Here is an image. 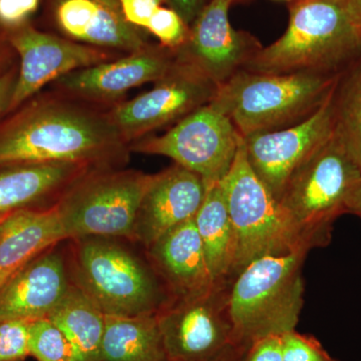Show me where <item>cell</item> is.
<instances>
[{
  "mask_svg": "<svg viewBox=\"0 0 361 361\" xmlns=\"http://www.w3.org/2000/svg\"><path fill=\"white\" fill-rule=\"evenodd\" d=\"M130 146L109 110L51 89L0 120V167L78 163L94 170L123 168Z\"/></svg>",
  "mask_w": 361,
  "mask_h": 361,
  "instance_id": "cell-1",
  "label": "cell"
},
{
  "mask_svg": "<svg viewBox=\"0 0 361 361\" xmlns=\"http://www.w3.org/2000/svg\"><path fill=\"white\" fill-rule=\"evenodd\" d=\"M361 58V30L341 0H297L288 27L243 70L253 73L339 75Z\"/></svg>",
  "mask_w": 361,
  "mask_h": 361,
  "instance_id": "cell-2",
  "label": "cell"
},
{
  "mask_svg": "<svg viewBox=\"0 0 361 361\" xmlns=\"http://www.w3.org/2000/svg\"><path fill=\"white\" fill-rule=\"evenodd\" d=\"M71 281L106 315L153 314L170 295L148 259L121 238L87 236L70 239Z\"/></svg>",
  "mask_w": 361,
  "mask_h": 361,
  "instance_id": "cell-3",
  "label": "cell"
},
{
  "mask_svg": "<svg viewBox=\"0 0 361 361\" xmlns=\"http://www.w3.org/2000/svg\"><path fill=\"white\" fill-rule=\"evenodd\" d=\"M341 75L241 70L218 87L211 103L243 137L286 129L312 116L336 89Z\"/></svg>",
  "mask_w": 361,
  "mask_h": 361,
  "instance_id": "cell-4",
  "label": "cell"
},
{
  "mask_svg": "<svg viewBox=\"0 0 361 361\" xmlns=\"http://www.w3.org/2000/svg\"><path fill=\"white\" fill-rule=\"evenodd\" d=\"M307 251L256 259L233 279L229 312L240 343L296 330L304 303Z\"/></svg>",
  "mask_w": 361,
  "mask_h": 361,
  "instance_id": "cell-5",
  "label": "cell"
},
{
  "mask_svg": "<svg viewBox=\"0 0 361 361\" xmlns=\"http://www.w3.org/2000/svg\"><path fill=\"white\" fill-rule=\"evenodd\" d=\"M237 238L234 278L252 261L314 249L247 161L244 139L220 182Z\"/></svg>",
  "mask_w": 361,
  "mask_h": 361,
  "instance_id": "cell-6",
  "label": "cell"
},
{
  "mask_svg": "<svg viewBox=\"0 0 361 361\" xmlns=\"http://www.w3.org/2000/svg\"><path fill=\"white\" fill-rule=\"evenodd\" d=\"M360 179V168L332 135L292 173L278 201L313 247H323Z\"/></svg>",
  "mask_w": 361,
  "mask_h": 361,
  "instance_id": "cell-7",
  "label": "cell"
},
{
  "mask_svg": "<svg viewBox=\"0 0 361 361\" xmlns=\"http://www.w3.org/2000/svg\"><path fill=\"white\" fill-rule=\"evenodd\" d=\"M152 175L132 169L94 170L56 203L68 240L97 236L133 242L137 209Z\"/></svg>",
  "mask_w": 361,
  "mask_h": 361,
  "instance_id": "cell-8",
  "label": "cell"
},
{
  "mask_svg": "<svg viewBox=\"0 0 361 361\" xmlns=\"http://www.w3.org/2000/svg\"><path fill=\"white\" fill-rule=\"evenodd\" d=\"M242 139L231 120L210 102L163 135L135 142L130 151L172 159L177 165L200 176L209 186L228 174Z\"/></svg>",
  "mask_w": 361,
  "mask_h": 361,
  "instance_id": "cell-9",
  "label": "cell"
},
{
  "mask_svg": "<svg viewBox=\"0 0 361 361\" xmlns=\"http://www.w3.org/2000/svg\"><path fill=\"white\" fill-rule=\"evenodd\" d=\"M231 283L216 282L200 293L170 298L156 313L169 360L213 361L240 343L229 312Z\"/></svg>",
  "mask_w": 361,
  "mask_h": 361,
  "instance_id": "cell-10",
  "label": "cell"
},
{
  "mask_svg": "<svg viewBox=\"0 0 361 361\" xmlns=\"http://www.w3.org/2000/svg\"><path fill=\"white\" fill-rule=\"evenodd\" d=\"M217 90L200 71L177 59L151 90L111 106L109 116L130 146L210 103Z\"/></svg>",
  "mask_w": 361,
  "mask_h": 361,
  "instance_id": "cell-11",
  "label": "cell"
},
{
  "mask_svg": "<svg viewBox=\"0 0 361 361\" xmlns=\"http://www.w3.org/2000/svg\"><path fill=\"white\" fill-rule=\"evenodd\" d=\"M18 59V73L8 113L71 71L113 61L123 52L99 49L42 32L32 23L6 32Z\"/></svg>",
  "mask_w": 361,
  "mask_h": 361,
  "instance_id": "cell-12",
  "label": "cell"
},
{
  "mask_svg": "<svg viewBox=\"0 0 361 361\" xmlns=\"http://www.w3.org/2000/svg\"><path fill=\"white\" fill-rule=\"evenodd\" d=\"M176 61V51L149 42L113 61L71 71L52 82V89L109 110L130 90L165 77Z\"/></svg>",
  "mask_w": 361,
  "mask_h": 361,
  "instance_id": "cell-13",
  "label": "cell"
},
{
  "mask_svg": "<svg viewBox=\"0 0 361 361\" xmlns=\"http://www.w3.org/2000/svg\"><path fill=\"white\" fill-rule=\"evenodd\" d=\"M336 89L303 122L243 137L249 165L276 200L292 173L334 135Z\"/></svg>",
  "mask_w": 361,
  "mask_h": 361,
  "instance_id": "cell-14",
  "label": "cell"
},
{
  "mask_svg": "<svg viewBox=\"0 0 361 361\" xmlns=\"http://www.w3.org/2000/svg\"><path fill=\"white\" fill-rule=\"evenodd\" d=\"M230 0H210L190 26L186 44L176 51L220 87L243 70L262 44L251 33L233 28L229 21Z\"/></svg>",
  "mask_w": 361,
  "mask_h": 361,
  "instance_id": "cell-15",
  "label": "cell"
},
{
  "mask_svg": "<svg viewBox=\"0 0 361 361\" xmlns=\"http://www.w3.org/2000/svg\"><path fill=\"white\" fill-rule=\"evenodd\" d=\"M207 188L200 176L177 164L152 175L135 216L133 242L148 248L170 230L194 219Z\"/></svg>",
  "mask_w": 361,
  "mask_h": 361,
  "instance_id": "cell-16",
  "label": "cell"
},
{
  "mask_svg": "<svg viewBox=\"0 0 361 361\" xmlns=\"http://www.w3.org/2000/svg\"><path fill=\"white\" fill-rule=\"evenodd\" d=\"M52 25L66 39L130 54L148 45L144 30L130 25L115 0H44Z\"/></svg>",
  "mask_w": 361,
  "mask_h": 361,
  "instance_id": "cell-17",
  "label": "cell"
},
{
  "mask_svg": "<svg viewBox=\"0 0 361 361\" xmlns=\"http://www.w3.org/2000/svg\"><path fill=\"white\" fill-rule=\"evenodd\" d=\"M68 257L58 245L40 254L0 287V322L47 317L68 293Z\"/></svg>",
  "mask_w": 361,
  "mask_h": 361,
  "instance_id": "cell-18",
  "label": "cell"
},
{
  "mask_svg": "<svg viewBox=\"0 0 361 361\" xmlns=\"http://www.w3.org/2000/svg\"><path fill=\"white\" fill-rule=\"evenodd\" d=\"M147 259L170 298L200 293L216 283L194 219L183 223L146 248Z\"/></svg>",
  "mask_w": 361,
  "mask_h": 361,
  "instance_id": "cell-19",
  "label": "cell"
},
{
  "mask_svg": "<svg viewBox=\"0 0 361 361\" xmlns=\"http://www.w3.org/2000/svg\"><path fill=\"white\" fill-rule=\"evenodd\" d=\"M66 240L56 204L7 214L0 223V287L33 259Z\"/></svg>",
  "mask_w": 361,
  "mask_h": 361,
  "instance_id": "cell-20",
  "label": "cell"
},
{
  "mask_svg": "<svg viewBox=\"0 0 361 361\" xmlns=\"http://www.w3.org/2000/svg\"><path fill=\"white\" fill-rule=\"evenodd\" d=\"M94 169L78 163L18 164L0 167V216L25 208L49 207Z\"/></svg>",
  "mask_w": 361,
  "mask_h": 361,
  "instance_id": "cell-21",
  "label": "cell"
},
{
  "mask_svg": "<svg viewBox=\"0 0 361 361\" xmlns=\"http://www.w3.org/2000/svg\"><path fill=\"white\" fill-rule=\"evenodd\" d=\"M215 281H233L237 238L220 182L209 185L194 218Z\"/></svg>",
  "mask_w": 361,
  "mask_h": 361,
  "instance_id": "cell-22",
  "label": "cell"
},
{
  "mask_svg": "<svg viewBox=\"0 0 361 361\" xmlns=\"http://www.w3.org/2000/svg\"><path fill=\"white\" fill-rule=\"evenodd\" d=\"M47 318L68 341L71 361H99L106 314L80 287L71 284L65 298Z\"/></svg>",
  "mask_w": 361,
  "mask_h": 361,
  "instance_id": "cell-23",
  "label": "cell"
},
{
  "mask_svg": "<svg viewBox=\"0 0 361 361\" xmlns=\"http://www.w3.org/2000/svg\"><path fill=\"white\" fill-rule=\"evenodd\" d=\"M99 361H170L156 313L106 315Z\"/></svg>",
  "mask_w": 361,
  "mask_h": 361,
  "instance_id": "cell-24",
  "label": "cell"
},
{
  "mask_svg": "<svg viewBox=\"0 0 361 361\" xmlns=\"http://www.w3.org/2000/svg\"><path fill=\"white\" fill-rule=\"evenodd\" d=\"M334 111V135L361 171V58L341 73Z\"/></svg>",
  "mask_w": 361,
  "mask_h": 361,
  "instance_id": "cell-25",
  "label": "cell"
},
{
  "mask_svg": "<svg viewBox=\"0 0 361 361\" xmlns=\"http://www.w3.org/2000/svg\"><path fill=\"white\" fill-rule=\"evenodd\" d=\"M30 355L37 361H71L68 341L49 318L30 322Z\"/></svg>",
  "mask_w": 361,
  "mask_h": 361,
  "instance_id": "cell-26",
  "label": "cell"
},
{
  "mask_svg": "<svg viewBox=\"0 0 361 361\" xmlns=\"http://www.w3.org/2000/svg\"><path fill=\"white\" fill-rule=\"evenodd\" d=\"M146 32L154 35L161 47L177 51L186 44L190 26L174 9L161 6L149 20Z\"/></svg>",
  "mask_w": 361,
  "mask_h": 361,
  "instance_id": "cell-27",
  "label": "cell"
},
{
  "mask_svg": "<svg viewBox=\"0 0 361 361\" xmlns=\"http://www.w3.org/2000/svg\"><path fill=\"white\" fill-rule=\"evenodd\" d=\"M28 320L0 322V361H23L30 356Z\"/></svg>",
  "mask_w": 361,
  "mask_h": 361,
  "instance_id": "cell-28",
  "label": "cell"
},
{
  "mask_svg": "<svg viewBox=\"0 0 361 361\" xmlns=\"http://www.w3.org/2000/svg\"><path fill=\"white\" fill-rule=\"evenodd\" d=\"M283 361H332L322 343L310 336L298 334L296 330L282 334Z\"/></svg>",
  "mask_w": 361,
  "mask_h": 361,
  "instance_id": "cell-29",
  "label": "cell"
},
{
  "mask_svg": "<svg viewBox=\"0 0 361 361\" xmlns=\"http://www.w3.org/2000/svg\"><path fill=\"white\" fill-rule=\"evenodd\" d=\"M40 2L42 0H0V28L11 32L32 23Z\"/></svg>",
  "mask_w": 361,
  "mask_h": 361,
  "instance_id": "cell-30",
  "label": "cell"
},
{
  "mask_svg": "<svg viewBox=\"0 0 361 361\" xmlns=\"http://www.w3.org/2000/svg\"><path fill=\"white\" fill-rule=\"evenodd\" d=\"M121 13L130 25L146 30L154 14L165 4L164 0H118Z\"/></svg>",
  "mask_w": 361,
  "mask_h": 361,
  "instance_id": "cell-31",
  "label": "cell"
},
{
  "mask_svg": "<svg viewBox=\"0 0 361 361\" xmlns=\"http://www.w3.org/2000/svg\"><path fill=\"white\" fill-rule=\"evenodd\" d=\"M244 361H283L282 336H269L252 342Z\"/></svg>",
  "mask_w": 361,
  "mask_h": 361,
  "instance_id": "cell-32",
  "label": "cell"
},
{
  "mask_svg": "<svg viewBox=\"0 0 361 361\" xmlns=\"http://www.w3.org/2000/svg\"><path fill=\"white\" fill-rule=\"evenodd\" d=\"M210 0H164L169 7L180 14L188 25H193Z\"/></svg>",
  "mask_w": 361,
  "mask_h": 361,
  "instance_id": "cell-33",
  "label": "cell"
},
{
  "mask_svg": "<svg viewBox=\"0 0 361 361\" xmlns=\"http://www.w3.org/2000/svg\"><path fill=\"white\" fill-rule=\"evenodd\" d=\"M18 73V63L0 77V120L8 113Z\"/></svg>",
  "mask_w": 361,
  "mask_h": 361,
  "instance_id": "cell-34",
  "label": "cell"
},
{
  "mask_svg": "<svg viewBox=\"0 0 361 361\" xmlns=\"http://www.w3.org/2000/svg\"><path fill=\"white\" fill-rule=\"evenodd\" d=\"M18 63V56L9 42L6 32L0 28V77Z\"/></svg>",
  "mask_w": 361,
  "mask_h": 361,
  "instance_id": "cell-35",
  "label": "cell"
},
{
  "mask_svg": "<svg viewBox=\"0 0 361 361\" xmlns=\"http://www.w3.org/2000/svg\"><path fill=\"white\" fill-rule=\"evenodd\" d=\"M248 348L249 345H247V344H235L232 348L228 349L225 353L219 356L217 360L213 361H244Z\"/></svg>",
  "mask_w": 361,
  "mask_h": 361,
  "instance_id": "cell-36",
  "label": "cell"
},
{
  "mask_svg": "<svg viewBox=\"0 0 361 361\" xmlns=\"http://www.w3.org/2000/svg\"><path fill=\"white\" fill-rule=\"evenodd\" d=\"M346 213L355 214L361 218V179L353 188L346 205Z\"/></svg>",
  "mask_w": 361,
  "mask_h": 361,
  "instance_id": "cell-37",
  "label": "cell"
},
{
  "mask_svg": "<svg viewBox=\"0 0 361 361\" xmlns=\"http://www.w3.org/2000/svg\"><path fill=\"white\" fill-rule=\"evenodd\" d=\"M348 16L361 30V0H341Z\"/></svg>",
  "mask_w": 361,
  "mask_h": 361,
  "instance_id": "cell-38",
  "label": "cell"
},
{
  "mask_svg": "<svg viewBox=\"0 0 361 361\" xmlns=\"http://www.w3.org/2000/svg\"><path fill=\"white\" fill-rule=\"evenodd\" d=\"M230 1L232 2V4H239V2L246 1V0H230Z\"/></svg>",
  "mask_w": 361,
  "mask_h": 361,
  "instance_id": "cell-39",
  "label": "cell"
},
{
  "mask_svg": "<svg viewBox=\"0 0 361 361\" xmlns=\"http://www.w3.org/2000/svg\"><path fill=\"white\" fill-rule=\"evenodd\" d=\"M6 215H7V214H6ZM6 215H1V216H0V223H1L2 220H4V218H6Z\"/></svg>",
  "mask_w": 361,
  "mask_h": 361,
  "instance_id": "cell-40",
  "label": "cell"
},
{
  "mask_svg": "<svg viewBox=\"0 0 361 361\" xmlns=\"http://www.w3.org/2000/svg\"><path fill=\"white\" fill-rule=\"evenodd\" d=\"M332 361H337V360H332Z\"/></svg>",
  "mask_w": 361,
  "mask_h": 361,
  "instance_id": "cell-41",
  "label": "cell"
},
{
  "mask_svg": "<svg viewBox=\"0 0 361 361\" xmlns=\"http://www.w3.org/2000/svg\"><path fill=\"white\" fill-rule=\"evenodd\" d=\"M115 1H118V0H115Z\"/></svg>",
  "mask_w": 361,
  "mask_h": 361,
  "instance_id": "cell-42",
  "label": "cell"
}]
</instances>
